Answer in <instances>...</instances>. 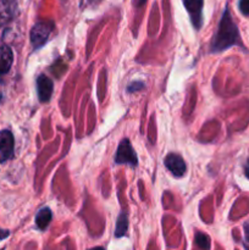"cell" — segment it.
I'll return each mask as SVG.
<instances>
[{
	"instance_id": "obj_1",
	"label": "cell",
	"mask_w": 249,
	"mask_h": 250,
	"mask_svg": "<svg viewBox=\"0 0 249 250\" xmlns=\"http://www.w3.org/2000/svg\"><path fill=\"white\" fill-rule=\"evenodd\" d=\"M233 46H242L241 37L236 23L226 9L211 43V53H221Z\"/></svg>"
},
{
	"instance_id": "obj_2",
	"label": "cell",
	"mask_w": 249,
	"mask_h": 250,
	"mask_svg": "<svg viewBox=\"0 0 249 250\" xmlns=\"http://www.w3.org/2000/svg\"><path fill=\"white\" fill-rule=\"evenodd\" d=\"M115 162L117 165L127 164L132 167H136L138 165L137 155H136L135 149L132 148V144H131V141L128 139H124L120 143L119 148H117L116 156H115Z\"/></svg>"
},
{
	"instance_id": "obj_3",
	"label": "cell",
	"mask_w": 249,
	"mask_h": 250,
	"mask_svg": "<svg viewBox=\"0 0 249 250\" xmlns=\"http://www.w3.org/2000/svg\"><path fill=\"white\" fill-rule=\"evenodd\" d=\"M54 30L53 22H38L37 25L33 26L32 31H31V43L34 48H41L46 42L48 41L49 35L51 34Z\"/></svg>"
},
{
	"instance_id": "obj_4",
	"label": "cell",
	"mask_w": 249,
	"mask_h": 250,
	"mask_svg": "<svg viewBox=\"0 0 249 250\" xmlns=\"http://www.w3.org/2000/svg\"><path fill=\"white\" fill-rule=\"evenodd\" d=\"M14 136L10 131H0V162H5L14 155Z\"/></svg>"
},
{
	"instance_id": "obj_5",
	"label": "cell",
	"mask_w": 249,
	"mask_h": 250,
	"mask_svg": "<svg viewBox=\"0 0 249 250\" xmlns=\"http://www.w3.org/2000/svg\"><path fill=\"white\" fill-rule=\"evenodd\" d=\"M17 13V0H0V26H5L11 22Z\"/></svg>"
},
{
	"instance_id": "obj_6",
	"label": "cell",
	"mask_w": 249,
	"mask_h": 250,
	"mask_svg": "<svg viewBox=\"0 0 249 250\" xmlns=\"http://www.w3.org/2000/svg\"><path fill=\"white\" fill-rule=\"evenodd\" d=\"M186 9L188 11L189 16L193 26L196 30H199L203 22V16H202V10H203V0H183Z\"/></svg>"
},
{
	"instance_id": "obj_7",
	"label": "cell",
	"mask_w": 249,
	"mask_h": 250,
	"mask_svg": "<svg viewBox=\"0 0 249 250\" xmlns=\"http://www.w3.org/2000/svg\"><path fill=\"white\" fill-rule=\"evenodd\" d=\"M165 162V166L168 167L169 171L173 174L175 177H182L186 173V162L183 160L182 156H180L178 154H169L168 156L164 160Z\"/></svg>"
},
{
	"instance_id": "obj_8",
	"label": "cell",
	"mask_w": 249,
	"mask_h": 250,
	"mask_svg": "<svg viewBox=\"0 0 249 250\" xmlns=\"http://www.w3.org/2000/svg\"><path fill=\"white\" fill-rule=\"evenodd\" d=\"M53 91V81H51L49 77H47L46 75H41V76L37 78V92H38L39 100H41L42 103H47V101L50 100Z\"/></svg>"
},
{
	"instance_id": "obj_9",
	"label": "cell",
	"mask_w": 249,
	"mask_h": 250,
	"mask_svg": "<svg viewBox=\"0 0 249 250\" xmlns=\"http://www.w3.org/2000/svg\"><path fill=\"white\" fill-rule=\"evenodd\" d=\"M14 62V54L10 47H0V76L8 74Z\"/></svg>"
},
{
	"instance_id": "obj_10",
	"label": "cell",
	"mask_w": 249,
	"mask_h": 250,
	"mask_svg": "<svg viewBox=\"0 0 249 250\" xmlns=\"http://www.w3.org/2000/svg\"><path fill=\"white\" fill-rule=\"evenodd\" d=\"M51 219H53V212L49 207H43L38 211L36 216V225L39 230H46L49 226V223L51 222Z\"/></svg>"
},
{
	"instance_id": "obj_11",
	"label": "cell",
	"mask_w": 249,
	"mask_h": 250,
	"mask_svg": "<svg viewBox=\"0 0 249 250\" xmlns=\"http://www.w3.org/2000/svg\"><path fill=\"white\" fill-rule=\"evenodd\" d=\"M128 228V216L126 212H121V215L119 216L116 222V228H115V235L117 238L122 237L127 233Z\"/></svg>"
},
{
	"instance_id": "obj_12",
	"label": "cell",
	"mask_w": 249,
	"mask_h": 250,
	"mask_svg": "<svg viewBox=\"0 0 249 250\" xmlns=\"http://www.w3.org/2000/svg\"><path fill=\"white\" fill-rule=\"evenodd\" d=\"M196 244L201 248L202 250H209L210 249V238L205 233L198 232L196 234Z\"/></svg>"
},
{
	"instance_id": "obj_13",
	"label": "cell",
	"mask_w": 249,
	"mask_h": 250,
	"mask_svg": "<svg viewBox=\"0 0 249 250\" xmlns=\"http://www.w3.org/2000/svg\"><path fill=\"white\" fill-rule=\"evenodd\" d=\"M238 6L244 16H249V0H239Z\"/></svg>"
},
{
	"instance_id": "obj_14",
	"label": "cell",
	"mask_w": 249,
	"mask_h": 250,
	"mask_svg": "<svg viewBox=\"0 0 249 250\" xmlns=\"http://www.w3.org/2000/svg\"><path fill=\"white\" fill-rule=\"evenodd\" d=\"M244 228V247L247 250H249V221H247L243 226Z\"/></svg>"
},
{
	"instance_id": "obj_15",
	"label": "cell",
	"mask_w": 249,
	"mask_h": 250,
	"mask_svg": "<svg viewBox=\"0 0 249 250\" xmlns=\"http://www.w3.org/2000/svg\"><path fill=\"white\" fill-rule=\"evenodd\" d=\"M244 173H246V177L249 180V159L246 162V165H244Z\"/></svg>"
},
{
	"instance_id": "obj_16",
	"label": "cell",
	"mask_w": 249,
	"mask_h": 250,
	"mask_svg": "<svg viewBox=\"0 0 249 250\" xmlns=\"http://www.w3.org/2000/svg\"><path fill=\"white\" fill-rule=\"evenodd\" d=\"M8 235H9V231L0 230V239H4V238H6Z\"/></svg>"
},
{
	"instance_id": "obj_17",
	"label": "cell",
	"mask_w": 249,
	"mask_h": 250,
	"mask_svg": "<svg viewBox=\"0 0 249 250\" xmlns=\"http://www.w3.org/2000/svg\"><path fill=\"white\" fill-rule=\"evenodd\" d=\"M144 3H145V0H137V6L143 5Z\"/></svg>"
},
{
	"instance_id": "obj_18",
	"label": "cell",
	"mask_w": 249,
	"mask_h": 250,
	"mask_svg": "<svg viewBox=\"0 0 249 250\" xmlns=\"http://www.w3.org/2000/svg\"><path fill=\"white\" fill-rule=\"evenodd\" d=\"M89 250H105V249L103 247H95V248H92V249Z\"/></svg>"
}]
</instances>
